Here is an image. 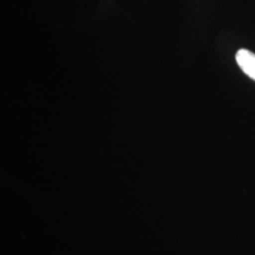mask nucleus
<instances>
[{
	"mask_svg": "<svg viewBox=\"0 0 255 255\" xmlns=\"http://www.w3.org/2000/svg\"><path fill=\"white\" fill-rule=\"evenodd\" d=\"M236 61L241 70L255 81V54L254 52L242 48L236 54Z\"/></svg>",
	"mask_w": 255,
	"mask_h": 255,
	"instance_id": "nucleus-1",
	"label": "nucleus"
}]
</instances>
